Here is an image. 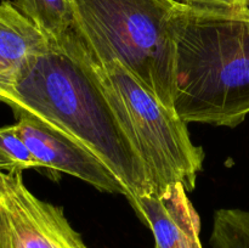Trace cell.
<instances>
[{
    "label": "cell",
    "instance_id": "9c48e42d",
    "mask_svg": "<svg viewBox=\"0 0 249 248\" xmlns=\"http://www.w3.org/2000/svg\"><path fill=\"white\" fill-rule=\"evenodd\" d=\"M51 41H58L73 31L67 0H11Z\"/></svg>",
    "mask_w": 249,
    "mask_h": 248
},
{
    "label": "cell",
    "instance_id": "30bf717a",
    "mask_svg": "<svg viewBox=\"0 0 249 248\" xmlns=\"http://www.w3.org/2000/svg\"><path fill=\"white\" fill-rule=\"evenodd\" d=\"M209 243L213 248H249V212L237 208L215 211Z\"/></svg>",
    "mask_w": 249,
    "mask_h": 248
},
{
    "label": "cell",
    "instance_id": "8fae6325",
    "mask_svg": "<svg viewBox=\"0 0 249 248\" xmlns=\"http://www.w3.org/2000/svg\"><path fill=\"white\" fill-rule=\"evenodd\" d=\"M31 168H39V164L19 135L17 123L0 126V170L23 173Z\"/></svg>",
    "mask_w": 249,
    "mask_h": 248
},
{
    "label": "cell",
    "instance_id": "277c9868",
    "mask_svg": "<svg viewBox=\"0 0 249 248\" xmlns=\"http://www.w3.org/2000/svg\"><path fill=\"white\" fill-rule=\"evenodd\" d=\"M92 65L119 123L147 167L155 194L177 184L194 191L204 150L192 142L186 122L119 61Z\"/></svg>",
    "mask_w": 249,
    "mask_h": 248
},
{
    "label": "cell",
    "instance_id": "3957f363",
    "mask_svg": "<svg viewBox=\"0 0 249 248\" xmlns=\"http://www.w3.org/2000/svg\"><path fill=\"white\" fill-rule=\"evenodd\" d=\"M73 32L95 62L117 60L174 108L179 0H67Z\"/></svg>",
    "mask_w": 249,
    "mask_h": 248
},
{
    "label": "cell",
    "instance_id": "6da1fadb",
    "mask_svg": "<svg viewBox=\"0 0 249 248\" xmlns=\"http://www.w3.org/2000/svg\"><path fill=\"white\" fill-rule=\"evenodd\" d=\"M14 114L24 113L66 134L102 160L128 190V201L155 194L147 167L119 123L92 61L74 32L0 90Z\"/></svg>",
    "mask_w": 249,
    "mask_h": 248
},
{
    "label": "cell",
    "instance_id": "52a82bcc",
    "mask_svg": "<svg viewBox=\"0 0 249 248\" xmlns=\"http://www.w3.org/2000/svg\"><path fill=\"white\" fill-rule=\"evenodd\" d=\"M129 202L152 231L155 248H203L198 214L181 184Z\"/></svg>",
    "mask_w": 249,
    "mask_h": 248
},
{
    "label": "cell",
    "instance_id": "ba28073f",
    "mask_svg": "<svg viewBox=\"0 0 249 248\" xmlns=\"http://www.w3.org/2000/svg\"><path fill=\"white\" fill-rule=\"evenodd\" d=\"M49 46L50 39L11 0L0 1V90Z\"/></svg>",
    "mask_w": 249,
    "mask_h": 248
},
{
    "label": "cell",
    "instance_id": "5b68a950",
    "mask_svg": "<svg viewBox=\"0 0 249 248\" xmlns=\"http://www.w3.org/2000/svg\"><path fill=\"white\" fill-rule=\"evenodd\" d=\"M0 248H89L62 207L41 201L22 173L0 170Z\"/></svg>",
    "mask_w": 249,
    "mask_h": 248
},
{
    "label": "cell",
    "instance_id": "7a4b0ae2",
    "mask_svg": "<svg viewBox=\"0 0 249 248\" xmlns=\"http://www.w3.org/2000/svg\"><path fill=\"white\" fill-rule=\"evenodd\" d=\"M174 108L186 123L235 128L249 114V7L182 5Z\"/></svg>",
    "mask_w": 249,
    "mask_h": 248
},
{
    "label": "cell",
    "instance_id": "8992f818",
    "mask_svg": "<svg viewBox=\"0 0 249 248\" xmlns=\"http://www.w3.org/2000/svg\"><path fill=\"white\" fill-rule=\"evenodd\" d=\"M15 117L19 135L39 168H45L50 175L57 173L72 175L102 192L128 197V190L118 177L87 147L28 114L17 113Z\"/></svg>",
    "mask_w": 249,
    "mask_h": 248
},
{
    "label": "cell",
    "instance_id": "7c38bea8",
    "mask_svg": "<svg viewBox=\"0 0 249 248\" xmlns=\"http://www.w3.org/2000/svg\"><path fill=\"white\" fill-rule=\"evenodd\" d=\"M187 5L213 9H246L249 7V0H179Z\"/></svg>",
    "mask_w": 249,
    "mask_h": 248
}]
</instances>
